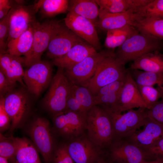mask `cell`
Wrapping results in <instances>:
<instances>
[{
  "label": "cell",
  "instance_id": "6da1fadb",
  "mask_svg": "<svg viewBox=\"0 0 163 163\" xmlns=\"http://www.w3.org/2000/svg\"><path fill=\"white\" fill-rule=\"evenodd\" d=\"M86 130L89 139L100 149L110 146L114 140L111 118L99 105L94 106L87 112Z\"/></svg>",
  "mask_w": 163,
  "mask_h": 163
},
{
  "label": "cell",
  "instance_id": "7a4b0ae2",
  "mask_svg": "<svg viewBox=\"0 0 163 163\" xmlns=\"http://www.w3.org/2000/svg\"><path fill=\"white\" fill-rule=\"evenodd\" d=\"M160 47V40L138 30L118 47L115 53L125 65L147 53L158 50Z\"/></svg>",
  "mask_w": 163,
  "mask_h": 163
},
{
  "label": "cell",
  "instance_id": "3957f363",
  "mask_svg": "<svg viewBox=\"0 0 163 163\" xmlns=\"http://www.w3.org/2000/svg\"><path fill=\"white\" fill-rule=\"evenodd\" d=\"M127 71L125 65L113 51L101 61L94 75L85 87L95 95L101 87L125 77Z\"/></svg>",
  "mask_w": 163,
  "mask_h": 163
},
{
  "label": "cell",
  "instance_id": "277c9868",
  "mask_svg": "<svg viewBox=\"0 0 163 163\" xmlns=\"http://www.w3.org/2000/svg\"><path fill=\"white\" fill-rule=\"evenodd\" d=\"M50 86L43 99V104L47 110L55 115L66 110L72 86L63 69L58 68Z\"/></svg>",
  "mask_w": 163,
  "mask_h": 163
},
{
  "label": "cell",
  "instance_id": "5b68a950",
  "mask_svg": "<svg viewBox=\"0 0 163 163\" xmlns=\"http://www.w3.org/2000/svg\"><path fill=\"white\" fill-rule=\"evenodd\" d=\"M59 21L52 20L40 23L35 21L32 24L33 40L32 49L24 58L23 64L28 67L39 62L44 51L47 49L51 39L61 25Z\"/></svg>",
  "mask_w": 163,
  "mask_h": 163
},
{
  "label": "cell",
  "instance_id": "8992f818",
  "mask_svg": "<svg viewBox=\"0 0 163 163\" xmlns=\"http://www.w3.org/2000/svg\"><path fill=\"white\" fill-rule=\"evenodd\" d=\"M107 113L112 122L115 141L128 137L143 126L148 117V109H131L123 114Z\"/></svg>",
  "mask_w": 163,
  "mask_h": 163
},
{
  "label": "cell",
  "instance_id": "52a82bcc",
  "mask_svg": "<svg viewBox=\"0 0 163 163\" xmlns=\"http://www.w3.org/2000/svg\"><path fill=\"white\" fill-rule=\"evenodd\" d=\"M27 131L32 143L42 155L45 163H51L55 147L49 121L43 118L37 117L31 123Z\"/></svg>",
  "mask_w": 163,
  "mask_h": 163
},
{
  "label": "cell",
  "instance_id": "ba28073f",
  "mask_svg": "<svg viewBox=\"0 0 163 163\" xmlns=\"http://www.w3.org/2000/svg\"><path fill=\"white\" fill-rule=\"evenodd\" d=\"M86 115L87 113L66 110L54 115L55 132L69 140L83 135L86 130Z\"/></svg>",
  "mask_w": 163,
  "mask_h": 163
},
{
  "label": "cell",
  "instance_id": "9c48e42d",
  "mask_svg": "<svg viewBox=\"0 0 163 163\" xmlns=\"http://www.w3.org/2000/svg\"><path fill=\"white\" fill-rule=\"evenodd\" d=\"M113 51L104 50L97 52L76 65L64 69L65 74L73 84L85 86L94 75L101 61Z\"/></svg>",
  "mask_w": 163,
  "mask_h": 163
},
{
  "label": "cell",
  "instance_id": "30bf717a",
  "mask_svg": "<svg viewBox=\"0 0 163 163\" xmlns=\"http://www.w3.org/2000/svg\"><path fill=\"white\" fill-rule=\"evenodd\" d=\"M4 104L11 120L10 131H13L23 125L29 112L30 105L28 95L22 90H14L4 97Z\"/></svg>",
  "mask_w": 163,
  "mask_h": 163
},
{
  "label": "cell",
  "instance_id": "8fae6325",
  "mask_svg": "<svg viewBox=\"0 0 163 163\" xmlns=\"http://www.w3.org/2000/svg\"><path fill=\"white\" fill-rule=\"evenodd\" d=\"M28 68L24 71L23 80L28 91L39 96L50 85L53 78L52 65L41 60Z\"/></svg>",
  "mask_w": 163,
  "mask_h": 163
},
{
  "label": "cell",
  "instance_id": "7c38bea8",
  "mask_svg": "<svg viewBox=\"0 0 163 163\" xmlns=\"http://www.w3.org/2000/svg\"><path fill=\"white\" fill-rule=\"evenodd\" d=\"M68 152L74 163H100V148L83 135L66 143Z\"/></svg>",
  "mask_w": 163,
  "mask_h": 163
},
{
  "label": "cell",
  "instance_id": "4fadbf2b",
  "mask_svg": "<svg viewBox=\"0 0 163 163\" xmlns=\"http://www.w3.org/2000/svg\"><path fill=\"white\" fill-rule=\"evenodd\" d=\"M33 5L13 6L8 12L9 33L7 44L25 32L36 21Z\"/></svg>",
  "mask_w": 163,
  "mask_h": 163
},
{
  "label": "cell",
  "instance_id": "5bb4252c",
  "mask_svg": "<svg viewBox=\"0 0 163 163\" xmlns=\"http://www.w3.org/2000/svg\"><path fill=\"white\" fill-rule=\"evenodd\" d=\"M64 20L66 26L77 36L96 50L101 48L96 26L92 21L70 12H68Z\"/></svg>",
  "mask_w": 163,
  "mask_h": 163
},
{
  "label": "cell",
  "instance_id": "9a60e30c",
  "mask_svg": "<svg viewBox=\"0 0 163 163\" xmlns=\"http://www.w3.org/2000/svg\"><path fill=\"white\" fill-rule=\"evenodd\" d=\"M84 41L65 25L61 24L51 39L47 49L46 55L53 59L60 57L74 46Z\"/></svg>",
  "mask_w": 163,
  "mask_h": 163
},
{
  "label": "cell",
  "instance_id": "2e32d148",
  "mask_svg": "<svg viewBox=\"0 0 163 163\" xmlns=\"http://www.w3.org/2000/svg\"><path fill=\"white\" fill-rule=\"evenodd\" d=\"M110 147V157L116 163H142L148 160L142 149L125 139L114 141Z\"/></svg>",
  "mask_w": 163,
  "mask_h": 163
},
{
  "label": "cell",
  "instance_id": "e0dca14e",
  "mask_svg": "<svg viewBox=\"0 0 163 163\" xmlns=\"http://www.w3.org/2000/svg\"><path fill=\"white\" fill-rule=\"evenodd\" d=\"M119 102L121 113L134 108L148 109L129 70H127L124 84L120 92Z\"/></svg>",
  "mask_w": 163,
  "mask_h": 163
},
{
  "label": "cell",
  "instance_id": "ac0fdd59",
  "mask_svg": "<svg viewBox=\"0 0 163 163\" xmlns=\"http://www.w3.org/2000/svg\"><path fill=\"white\" fill-rule=\"evenodd\" d=\"M142 130L136 131L125 139L142 149H146L159 139L163 138V126L148 117Z\"/></svg>",
  "mask_w": 163,
  "mask_h": 163
},
{
  "label": "cell",
  "instance_id": "d6986e66",
  "mask_svg": "<svg viewBox=\"0 0 163 163\" xmlns=\"http://www.w3.org/2000/svg\"><path fill=\"white\" fill-rule=\"evenodd\" d=\"M136 9H131L123 13H112L99 9L97 26L107 32L127 25L133 26L136 21L142 18L136 13Z\"/></svg>",
  "mask_w": 163,
  "mask_h": 163
},
{
  "label": "cell",
  "instance_id": "ffe728a7",
  "mask_svg": "<svg viewBox=\"0 0 163 163\" xmlns=\"http://www.w3.org/2000/svg\"><path fill=\"white\" fill-rule=\"evenodd\" d=\"M97 52L96 50L85 41L73 46L65 55L53 59V64L65 69L80 62L87 57Z\"/></svg>",
  "mask_w": 163,
  "mask_h": 163
},
{
  "label": "cell",
  "instance_id": "44dd1931",
  "mask_svg": "<svg viewBox=\"0 0 163 163\" xmlns=\"http://www.w3.org/2000/svg\"><path fill=\"white\" fill-rule=\"evenodd\" d=\"M16 151L14 161L17 163H41L38 152L27 138L14 137Z\"/></svg>",
  "mask_w": 163,
  "mask_h": 163
},
{
  "label": "cell",
  "instance_id": "7402d4cb",
  "mask_svg": "<svg viewBox=\"0 0 163 163\" xmlns=\"http://www.w3.org/2000/svg\"><path fill=\"white\" fill-rule=\"evenodd\" d=\"M151 0H95L100 9L112 13H121L137 9L148 3Z\"/></svg>",
  "mask_w": 163,
  "mask_h": 163
},
{
  "label": "cell",
  "instance_id": "603a6c76",
  "mask_svg": "<svg viewBox=\"0 0 163 163\" xmlns=\"http://www.w3.org/2000/svg\"><path fill=\"white\" fill-rule=\"evenodd\" d=\"M129 69L163 72V54L158 50L147 53L133 61Z\"/></svg>",
  "mask_w": 163,
  "mask_h": 163
},
{
  "label": "cell",
  "instance_id": "cb8c5ba5",
  "mask_svg": "<svg viewBox=\"0 0 163 163\" xmlns=\"http://www.w3.org/2000/svg\"><path fill=\"white\" fill-rule=\"evenodd\" d=\"M94 0H69L68 11L87 18L96 27L99 8Z\"/></svg>",
  "mask_w": 163,
  "mask_h": 163
},
{
  "label": "cell",
  "instance_id": "d4e9b609",
  "mask_svg": "<svg viewBox=\"0 0 163 163\" xmlns=\"http://www.w3.org/2000/svg\"><path fill=\"white\" fill-rule=\"evenodd\" d=\"M33 40L32 25L18 37L9 41L7 43L6 53L11 55L26 56L30 51Z\"/></svg>",
  "mask_w": 163,
  "mask_h": 163
},
{
  "label": "cell",
  "instance_id": "484cf974",
  "mask_svg": "<svg viewBox=\"0 0 163 163\" xmlns=\"http://www.w3.org/2000/svg\"><path fill=\"white\" fill-rule=\"evenodd\" d=\"M133 26L139 32L159 40L163 39V18H142Z\"/></svg>",
  "mask_w": 163,
  "mask_h": 163
},
{
  "label": "cell",
  "instance_id": "4316f807",
  "mask_svg": "<svg viewBox=\"0 0 163 163\" xmlns=\"http://www.w3.org/2000/svg\"><path fill=\"white\" fill-rule=\"evenodd\" d=\"M69 3L67 0H40L33 5L37 12L40 10L44 16L51 17L66 13Z\"/></svg>",
  "mask_w": 163,
  "mask_h": 163
},
{
  "label": "cell",
  "instance_id": "83f0119b",
  "mask_svg": "<svg viewBox=\"0 0 163 163\" xmlns=\"http://www.w3.org/2000/svg\"><path fill=\"white\" fill-rule=\"evenodd\" d=\"M129 71L138 85L153 86L160 91L163 97V72H154L138 69Z\"/></svg>",
  "mask_w": 163,
  "mask_h": 163
},
{
  "label": "cell",
  "instance_id": "f1b7e54d",
  "mask_svg": "<svg viewBox=\"0 0 163 163\" xmlns=\"http://www.w3.org/2000/svg\"><path fill=\"white\" fill-rule=\"evenodd\" d=\"M138 31L132 25H127L121 28L107 32L105 45L108 49L118 47L129 37Z\"/></svg>",
  "mask_w": 163,
  "mask_h": 163
},
{
  "label": "cell",
  "instance_id": "f546056e",
  "mask_svg": "<svg viewBox=\"0 0 163 163\" xmlns=\"http://www.w3.org/2000/svg\"><path fill=\"white\" fill-rule=\"evenodd\" d=\"M71 83V91L75 98L78 112L87 113L95 105L94 95L86 87Z\"/></svg>",
  "mask_w": 163,
  "mask_h": 163
},
{
  "label": "cell",
  "instance_id": "4dcf8cb0",
  "mask_svg": "<svg viewBox=\"0 0 163 163\" xmlns=\"http://www.w3.org/2000/svg\"><path fill=\"white\" fill-rule=\"evenodd\" d=\"M142 18H163V0H151L145 5L136 9Z\"/></svg>",
  "mask_w": 163,
  "mask_h": 163
},
{
  "label": "cell",
  "instance_id": "1f68e13d",
  "mask_svg": "<svg viewBox=\"0 0 163 163\" xmlns=\"http://www.w3.org/2000/svg\"><path fill=\"white\" fill-rule=\"evenodd\" d=\"M16 149L14 136L6 137L0 133V157L8 160H14Z\"/></svg>",
  "mask_w": 163,
  "mask_h": 163
},
{
  "label": "cell",
  "instance_id": "d6a6232c",
  "mask_svg": "<svg viewBox=\"0 0 163 163\" xmlns=\"http://www.w3.org/2000/svg\"><path fill=\"white\" fill-rule=\"evenodd\" d=\"M139 89L144 101L149 109L150 106L158 101L162 95L160 91L153 86L138 85Z\"/></svg>",
  "mask_w": 163,
  "mask_h": 163
},
{
  "label": "cell",
  "instance_id": "836d02e7",
  "mask_svg": "<svg viewBox=\"0 0 163 163\" xmlns=\"http://www.w3.org/2000/svg\"><path fill=\"white\" fill-rule=\"evenodd\" d=\"M51 163H74L68 152L66 143L55 147Z\"/></svg>",
  "mask_w": 163,
  "mask_h": 163
},
{
  "label": "cell",
  "instance_id": "e575fe53",
  "mask_svg": "<svg viewBox=\"0 0 163 163\" xmlns=\"http://www.w3.org/2000/svg\"><path fill=\"white\" fill-rule=\"evenodd\" d=\"M9 33V14L0 21V51L5 53L7 48V42Z\"/></svg>",
  "mask_w": 163,
  "mask_h": 163
},
{
  "label": "cell",
  "instance_id": "d590c367",
  "mask_svg": "<svg viewBox=\"0 0 163 163\" xmlns=\"http://www.w3.org/2000/svg\"><path fill=\"white\" fill-rule=\"evenodd\" d=\"M0 54V70L8 79L11 80L14 77L11 67L13 56L7 53Z\"/></svg>",
  "mask_w": 163,
  "mask_h": 163
},
{
  "label": "cell",
  "instance_id": "8d00e7d4",
  "mask_svg": "<svg viewBox=\"0 0 163 163\" xmlns=\"http://www.w3.org/2000/svg\"><path fill=\"white\" fill-rule=\"evenodd\" d=\"M147 159L150 160L163 158V138H161L149 147L142 150Z\"/></svg>",
  "mask_w": 163,
  "mask_h": 163
},
{
  "label": "cell",
  "instance_id": "74e56055",
  "mask_svg": "<svg viewBox=\"0 0 163 163\" xmlns=\"http://www.w3.org/2000/svg\"><path fill=\"white\" fill-rule=\"evenodd\" d=\"M126 77L101 87L94 95L101 96L120 92L124 84Z\"/></svg>",
  "mask_w": 163,
  "mask_h": 163
},
{
  "label": "cell",
  "instance_id": "f35d334b",
  "mask_svg": "<svg viewBox=\"0 0 163 163\" xmlns=\"http://www.w3.org/2000/svg\"><path fill=\"white\" fill-rule=\"evenodd\" d=\"M148 117L163 126V98L152 105L148 109Z\"/></svg>",
  "mask_w": 163,
  "mask_h": 163
},
{
  "label": "cell",
  "instance_id": "ab89813d",
  "mask_svg": "<svg viewBox=\"0 0 163 163\" xmlns=\"http://www.w3.org/2000/svg\"><path fill=\"white\" fill-rule=\"evenodd\" d=\"M24 62V58L21 56H13L11 63V69L17 81L22 84V79L24 72L22 66Z\"/></svg>",
  "mask_w": 163,
  "mask_h": 163
},
{
  "label": "cell",
  "instance_id": "60d3db41",
  "mask_svg": "<svg viewBox=\"0 0 163 163\" xmlns=\"http://www.w3.org/2000/svg\"><path fill=\"white\" fill-rule=\"evenodd\" d=\"M4 97L0 99V130L3 132L10 128V118L5 110L4 106Z\"/></svg>",
  "mask_w": 163,
  "mask_h": 163
},
{
  "label": "cell",
  "instance_id": "b9f144b4",
  "mask_svg": "<svg viewBox=\"0 0 163 163\" xmlns=\"http://www.w3.org/2000/svg\"><path fill=\"white\" fill-rule=\"evenodd\" d=\"M16 85L11 84L4 73L0 70V94L1 97L14 90Z\"/></svg>",
  "mask_w": 163,
  "mask_h": 163
},
{
  "label": "cell",
  "instance_id": "7bdbcfd3",
  "mask_svg": "<svg viewBox=\"0 0 163 163\" xmlns=\"http://www.w3.org/2000/svg\"><path fill=\"white\" fill-rule=\"evenodd\" d=\"M13 6L10 1L0 0V10L9 11Z\"/></svg>",
  "mask_w": 163,
  "mask_h": 163
},
{
  "label": "cell",
  "instance_id": "ee69618b",
  "mask_svg": "<svg viewBox=\"0 0 163 163\" xmlns=\"http://www.w3.org/2000/svg\"><path fill=\"white\" fill-rule=\"evenodd\" d=\"M142 163H163V158H158L155 159L146 160Z\"/></svg>",
  "mask_w": 163,
  "mask_h": 163
},
{
  "label": "cell",
  "instance_id": "f6af8a7d",
  "mask_svg": "<svg viewBox=\"0 0 163 163\" xmlns=\"http://www.w3.org/2000/svg\"><path fill=\"white\" fill-rule=\"evenodd\" d=\"M0 163H9L8 160L6 159L0 157Z\"/></svg>",
  "mask_w": 163,
  "mask_h": 163
},
{
  "label": "cell",
  "instance_id": "bcb514c9",
  "mask_svg": "<svg viewBox=\"0 0 163 163\" xmlns=\"http://www.w3.org/2000/svg\"><path fill=\"white\" fill-rule=\"evenodd\" d=\"M100 163H111L110 162H107L104 161L102 160Z\"/></svg>",
  "mask_w": 163,
  "mask_h": 163
},
{
  "label": "cell",
  "instance_id": "7dc6e473",
  "mask_svg": "<svg viewBox=\"0 0 163 163\" xmlns=\"http://www.w3.org/2000/svg\"><path fill=\"white\" fill-rule=\"evenodd\" d=\"M13 163H16V162H15L14 161V162H13Z\"/></svg>",
  "mask_w": 163,
  "mask_h": 163
}]
</instances>
